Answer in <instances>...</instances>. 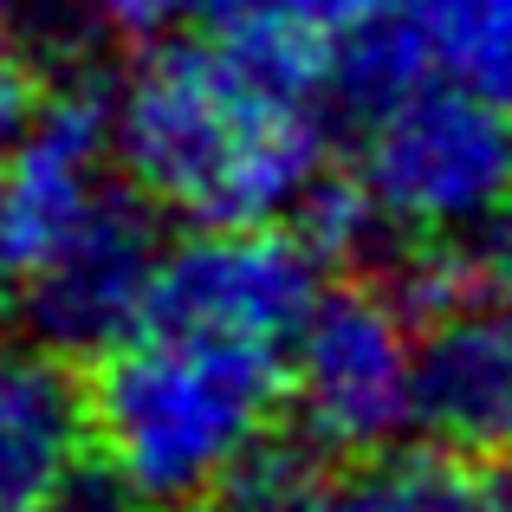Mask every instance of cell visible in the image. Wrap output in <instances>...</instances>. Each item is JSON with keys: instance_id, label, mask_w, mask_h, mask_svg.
<instances>
[{"instance_id": "6da1fadb", "label": "cell", "mask_w": 512, "mask_h": 512, "mask_svg": "<svg viewBox=\"0 0 512 512\" xmlns=\"http://www.w3.org/2000/svg\"><path fill=\"white\" fill-rule=\"evenodd\" d=\"M325 104L260 78L214 39H150L104 98L111 163L188 227L279 221L325 175Z\"/></svg>"}, {"instance_id": "7a4b0ae2", "label": "cell", "mask_w": 512, "mask_h": 512, "mask_svg": "<svg viewBox=\"0 0 512 512\" xmlns=\"http://www.w3.org/2000/svg\"><path fill=\"white\" fill-rule=\"evenodd\" d=\"M286 350L143 318L98 350L85 389V461L130 512H195L266 448Z\"/></svg>"}, {"instance_id": "3957f363", "label": "cell", "mask_w": 512, "mask_h": 512, "mask_svg": "<svg viewBox=\"0 0 512 512\" xmlns=\"http://www.w3.org/2000/svg\"><path fill=\"white\" fill-rule=\"evenodd\" d=\"M357 124L363 137L350 175L389 234L467 240L512 201V111L435 65L370 104Z\"/></svg>"}, {"instance_id": "277c9868", "label": "cell", "mask_w": 512, "mask_h": 512, "mask_svg": "<svg viewBox=\"0 0 512 512\" xmlns=\"http://www.w3.org/2000/svg\"><path fill=\"white\" fill-rule=\"evenodd\" d=\"M305 448L325 461H383L415 435V318L383 292H318L279 376Z\"/></svg>"}, {"instance_id": "5b68a950", "label": "cell", "mask_w": 512, "mask_h": 512, "mask_svg": "<svg viewBox=\"0 0 512 512\" xmlns=\"http://www.w3.org/2000/svg\"><path fill=\"white\" fill-rule=\"evenodd\" d=\"M201 20L240 65L350 117L435 65L415 0H208Z\"/></svg>"}, {"instance_id": "8992f818", "label": "cell", "mask_w": 512, "mask_h": 512, "mask_svg": "<svg viewBox=\"0 0 512 512\" xmlns=\"http://www.w3.org/2000/svg\"><path fill=\"white\" fill-rule=\"evenodd\" d=\"M318 292H325L318 286V253L305 247V234H286L279 221L195 227L182 247H163L143 318L286 350Z\"/></svg>"}, {"instance_id": "52a82bcc", "label": "cell", "mask_w": 512, "mask_h": 512, "mask_svg": "<svg viewBox=\"0 0 512 512\" xmlns=\"http://www.w3.org/2000/svg\"><path fill=\"white\" fill-rule=\"evenodd\" d=\"M156 214L124 182L104 188V201L78 221V234L26 279L13 312L33 325V338L59 357H98L124 331L143 325L156 286Z\"/></svg>"}, {"instance_id": "ba28073f", "label": "cell", "mask_w": 512, "mask_h": 512, "mask_svg": "<svg viewBox=\"0 0 512 512\" xmlns=\"http://www.w3.org/2000/svg\"><path fill=\"white\" fill-rule=\"evenodd\" d=\"M111 137H104V98L65 91L39 98L33 124L0 156V318L20 305L26 279L78 234L111 188Z\"/></svg>"}, {"instance_id": "9c48e42d", "label": "cell", "mask_w": 512, "mask_h": 512, "mask_svg": "<svg viewBox=\"0 0 512 512\" xmlns=\"http://www.w3.org/2000/svg\"><path fill=\"white\" fill-rule=\"evenodd\" d=\"M415 338V428L448 454L512 448V312L493 299H454L422 318Z\"/></svg>"}, {"instance_id": "30bf717a", "label": "cell", "mask_w": 512, "mask_h": 512, "mask_svg": "<svg viewBox=\"0 0 512 512\" xmlns=\"http://www.w3.org/2000/svg\"><path fill=\"white\" fill-rule=\"evenodd\" d=\"M85 467V383L46 344H0V506L59 500Z\"/></svg>"}, {"instance_id": "8fae6325", "label": "cell", "mask_w": 512, "mask_h": 512, "mask_svg": "<svg viewBox=\"0 0 512 512\" xmlns=\"http://www.w3.org/2000/svg\"><path fill=\"white\" fill-rule=\"evenodd\" d=\"M435 72L512 111V0H415Z\"/></svg>"}, {"instance_id": "7c38bea8", "label": "cell", "mask_w": 512, "mask_h": 512, "mask_svg": "<svg viewBox=\"0 0 512 512\" xmlns=\"http://www.w3.org/2000/svg\"><path fill=\"white\" fill-rule=\"evenodd\" d=\"M344 512H493L487 474L461 454H383L370 474L344 480Z\"/></svg>"}, {"instance_id": "4fadbf2b", "label": "cell", "mask_w": 512, "mask_h": 512, "mask_svg": "<svg viewBox=\"0 0 512 512\" xmlns=\"http://www.w3.org/2000/svg\"><path fill=\"white\" fill-rule=\"evenodd\" d=\"M201 13H208V0H85V26H98L111 39H130V46L182 33Z\"/></svg>"}, {"instance_id": "5bb4252c", "label": "cell", "mask_w": 512, "mask_h": 512, "mask_svg": "<svg viewBox=\"0 0 512 512\" xmlns=\"http://www.w3.org/2000/svg\"><path fill=\"white\" fill-rule=\"evenodd\" d=\"M461 253H467V273H474L480 299H493V305H506V312H512V201H506V208H493L487 221L461 240Z\"/></svg>"}, {"instance_id": "9a60e30c", "label": "cell", "mask_w": 512, "mask_h": 512, "mask_svg": "<svg viewBox=\"0 0 512 512\" xmlns=\"http://www.w3.org/2000/svg\"><path fill=\"white\" fill-rule=\"evenodd\" d=\"M0 20L26 26L33 39H65L72 26H85V0H0Z\"/></svg>"}, {"instance_id": "2e32d148", "label": "cell", "mask_w": 512, "mask_h": 512, "mask_svg": "<svg viewBox=\"0 0 512 512\" xmlns=\"http://www.w3.org/2000/svg\"><path fill=\"white\" fill-rule=\"evenodd\" d=\"M33 111H39V91H33V78L20 72V65L0 52V156L20 143V130L33 124Z\"/></svg>"}, {"instance_id": "e0dca14e", "label": "cell", "mask_w": 512, "mask_h": 512, "mask_svg": "<svg viewBox=\"0 0 512 512\" xmlns=\"http://www.w3.org/2000/svg\"><path fill=\"white\" fill-rule=\"evenodd\" d=\"M0 512H65L59 500H13V506H0Z\"/></svg>"}, {"instance_id": "ac0fdd59", "label": "cell", "mask_w": 512, "mask_h": 512, "mask_svg": "<svg viewBox=\"0 0 512 512\" xmlns=\"http://www.w3.org/2000/svg\"><path fill=\"white\" fill-rule=\"evenodd\" d=\"M0 33H7V20H0Z\"/></svg>"}]
</instances>
